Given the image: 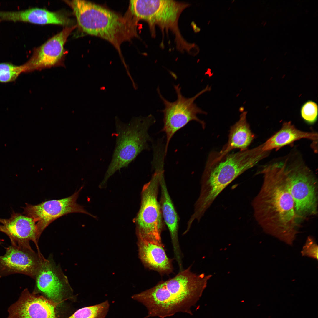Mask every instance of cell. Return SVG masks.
<instances>
[{
  "instance_id": "484cf974",
  "label": "cell",
  "mask_w": 318,
  "mask_h": 318,
  "mask_svg": "<svg viewBox=\"0 0 318 318\" xmlns=\"http://www.w3.org/2000/svg\"><path fill=\"white\" fill-rule=\"evenodd\" d=\"M266 22H265V23H264V26H265V24H266Z\"/></svg>"
},
{
  "instance_id": "ba28073f",
  "label": "cell",
  "mask_w": 318,
  "mask_h": 318,
  "mask_svg": "<svg viewBox=\"0 0 318 318\" xmlns=\"http://www.w3.org/2000/svg\"><path fill=\"white\" fill-rule=\"evenodd\" d=\"M155 170L150 180L143 187L140 208L134 222L138 238L161 242L165 223L158 197L163 171L158 167Z\"/></svg>"
},
{
  "instance_id": "52a82bcc",
  "label": "cell",
  "mask_w": 318,
  "mask_h": 318,
  "mask_svg": "<svg viewBox=\"0 0 318 318\" xmlns=\"http://www.w3.org/2000/svg\"><path fill=\"white\" fill-rule=\"evenodd\" d=\"M283 158L295 212L301 223L317 215V179L302 158L294 153Z\"/></svg>"
},
{
  "instance_id": "7c38bea8",
  "label": "cell",
  "mask_w": 318,
  "mask_h": 318,
  "mask_svg": "<svg viewBox=\"0 0 318 318\" xmlns=\"http://www.w3.org/2000/svg\"><path fill=\"white\" fill-rule=\"evenodd\" d=\"M45 258L41 253L35 252L30 246L12 245L0 256V278L15 274H22L35 279Z\"/></svg>"
},
{
  "instance_id": "5b68a950",
  "label": "cell",
  "mask_w": 318,
  "mask_h": 318,
  "mask_svg": "<svg viewBox=\"0 0 318 318\" xmlns=\"http://www.w3.org/2000/svg\"><path fill=\"white\" fill-rule=\"evenodd\" d=\"M155 121L150 114L127 124L117 122L115 147L102 185L117 171L127 166L143 151L149 149L148 143L152 138L148 130Z\"/></svg>"
},
{
  "instance_id": "4316f807",
  "label": "cell",
  "mask_w": 318,
  "mask_h": 318,
  "mask_svg": "<svg viewBox=\"0 0 318 318\" xmlns=\"http://www.w3.org/2000/svg\"><path fill=\"white\" fill-rule=\"evenodd\" d=\"M1 19H0V22H1Z\"/></svg>"
},
{
  "instance_id": "7402d4cb",
  "label": "cell",
  "mask_w": 318,
  "mask_h": 318,
  "mask_svg": "<svg viewBox=\"0 0 318 318\" xmlns=\"http://www.w3.org/2000/svg\"><path fill=\"white\" fill-rule=\"evenodd\" d=\"M23 72H25L23 64L16 66L8 63H0V82L7 83L14 81Z\"/></svg>"
},
{
  "instance_id": "8fae6325",
  "label": "cell",
  "mask_w": 318,
  "mask_h": 318,
  "mask_svg": "<svg viewBox=\"0 0 318 318\" xmlns=\"http://www.w3.org/2000/svg\"><path fill=\"white\" fill-rule=\"evenodd\" d=\"M34 279L33 292L41 294L57 304L73 293L67 276L52 257L44 259Z\"/></svg>"
},
{
  "instance_id": "277c9868",
  "label": "cell",
  "mask_w": 318,
  "mask_h": 318,
  "mask_svg": "<svg viewBox=\"0 0 318 318\" xmlns=\"http://www.w3.org/2000/svg\"><path fill=\"white\" fill-rule=\"evenodd\" d=\"M64 1L72 9L83 32L108 41L120 52L121 44L136 35L134 24L129 19L88 1Z\"/></svg>"
},
{
  "instance_id": "ffe728a7",
  "label": "cell",
  "mask_w": 318,
  "mask_h": 318,
  "mask_svg": "<svg viewBox=\"0 0 318 318\" xmlns=\"http://www.w3.org/2000/svg\"><path fill=\"white\" fill-rule=\"evenodd\" d=\"M247 112L244 111L240 115L239 120L230 127L227 143L218 153L225 155L232 150L238 149L240 151L246 150L255 138L246 120Z\"/></svg>"
},
{
  "instance_id": "30bf717a",
  "label": "cell",
  "mask_w": 318,
  "mask_h": 318,
  "mask_svg": "<svg viewBox=\"0 0 318 318\" xmlns=\"http://www.w3.org/2000/svg\"><path fill=\"white\" fill-rule=\"evenodd\" d=\"M82 188L68 197L58 200H51L36 205L26 203L23 208L26 216L35 221L38 239L46 228L55 220L71 213H80L93 216L87 212L76 201Z\"/></svg>"
},
{
  "instance_id": "6da1fadb",
  "label": "cell",
  "mask_w": 318,
  "mask_h": 318,
  "mask_svg": "<svg viewBox=\"0 0 318 318\" xmlns=\"http://www.w3.org/2000/svg\"><path fill=\"white\" fill-rule=\"evenodd\" d=\"M256 174H261L263 179L251 203L256 221L265 233L292 245L300 222L282 158L262 165Z\"/></svg>"
},
{
  "instance_id": "2e32d148",
  "label": "cell",
  "mask_w": 318,
  "mask_h": 318,
  "mask_svg": "<svg viewBox=\"0 0 318 318\" xmlns=\"http://www.w3.org/2000/svg\"><path fill=\"white\" fill-rule=\"evenodd\" d=\"M0 19L39 24H51L67 26L72 23L70 19L61 12L37 8L14 11H0Z\"/></svg>"
},
{
  "instance_id": "ac0fdd59",
  "label": "cell",
  "mask_w": 318,
  "mask_h": 318,
  "mask_svg": "<svg viewBox=\"0 0 318 318\" xmlns=\"http://www.w3.org/2000/svg\"><path fill=\"white\" fill-rule=\"evenodd\" d=\"M317 142L318 134L314 132H304L297 129L290 121L283 123L281 128L263 143L258 146L261 153L267 155L273 149L278 150L302 139Z\"/></svg>"
},
{
  "instance_id": "4fadbf2b",
  "label": "cell",
  "mask_w": 318,
  "mask_h": 318,
  "mask_svg": "<svg viewBox=\"0 0 318 318\" xmlns=\"http://www.w3.org/2000/svg\"><path fill=\"white\" fill-rule=\"evenodd\" d=\"M75 26L66 27L36 49L30 59L24 64L26 72L57 66L61 62L64 46Z\"/></svg>"
},
{
  "instance_id": "8992f818",
  "label": "cell",
  "mask_w": 318,
  "mask_h": 318,
  "mask_svg": "<svg viewBox=\"0 0 318 318\" xmlns=\"http://www.w3.org/2000/svg\"><path fill=\"white\" fill-rule=\"evenodd\" d=\"M131 11L136 19L144 20L148 24L151 36H155V26L163 31L169 30L174 34L177 48L182 52H189L193 47L182 37L178 25L182 11L189 6L188 4L173 0H132Z\"/></svg>"
},
{
  "instance_id": "e0dca14e",
  "label": "cell",
  "mask_w": 318,
  "mask_h": 318,
  "mask_svg": "<svg viewBox=\"0 0 318 318\" xmlns=\"http://www.w3.org/2000/svg\"><path fill=\"white\" fill-rule=\"evenodd\" d=\"M138 239L139 257L145 266L162 274L172 272L171 260L167 256L162 242Z\"/></svg>"
},
{
  "instance_id": "603a6c76",
  "label": "cell",
  "mask_w": 318,
  "mask_h": 318,
  "mask_svg": "<svg viewBox=\"0 0 318 318\" xmlns=\"http://www.w3.org/2000/svg\"><path fill=\"white\" fill-rule=\"evenodd\" d=\"M300 114L301 117L306 123L309 124H314L318 118L317 105L312 100L306 101L301 107Z\"/></svg>"
},
{
  "instance_id": "d6986e66",
  "label": "cell",
  "mask_w": 318,
  "mask_h": 318,
  "mask_svg": "<svg viewBox=\"0 0 318 318\" xmlns=\"http://www.w3.org/2000/svg\"><path fill=\"white\" fill-rule=\"evenodd\" d=\"M164 174V173H162L160 180L161 196L159 202L164 222L170 232L175 254L177 260H179L178 237L179 218L169 193Z\"/></svg>"
},
{
  "instance_id": "44dd1931",
  "label": "cell",
  "mask_w": 318,
  "mask_h": 318,
  "mask_svg": "<svg viewBox=\"0 0 318 318\" xmlns=\"http://www.w3.org/2000/svg\"><path fill=\"white\" fill-rule=\"evenodd\" d=\"M109 307V302L106 300L98 304L80 308L68 318H105Z\"/></svg>"
},
{
  "instance_id": "5bb4252c",
  "label": "cell",
  "mask_w": 318,
  "mask_h": 318,
  "mask_svg": "<svg viewBox=\"0 0 318 318\" xmlns=\"http://www.w3.org/2000/svg\"><path fill=\"white\" fill-rule=\"evenodd\" d=\"M58 305L26 288L18 300L9 308L7 318H57L56 308Z\"/></svg>"
},
{
  "instance_id": "cb8c5ba5",
  "label": "cell",
  "mask_w": 318,
  "mask_h": 318,
  "mask_svg": "<svg viewBox=\"0 0 318 318\" xmlns=\"http://www.w3.org/2000/svg\"><path fill=\"white\" fill-rule=\"evenodd\" d=\"M301 253L302 256L318 260V246L313 236H308Z\"/></svg>"
},
{
  "instance_id": "d4e9b609",
  "label": "cell",
  "mask_w": 318,
  "mask_h": 318,
  "mask_svg": "<svg viewBox=\"0 0 318 318\" xmlns=\"http://www.w3.org/2000/svg\"><path fill=\"white\" fill-rule=\"evenodd\" d=\"M3 243V241L1 240H0V245L2 244Z\"/></svg>"
},
{
  "instance_id": "9c48e42d",
  "label": "cell",
  "mask_w": 318,
  "mask_h": 318,
  "mask_svg": "<svg viewBox=\"0 0 318 318\" xmlns=\"http://www.w3.org/2000/svg\"><path fill=\"white\" fill-rule=\"evenodd\" d=\"M177 99L171 102L165 98L160 92L158 87L157 91L159 96L163 103L165 108L160 111L163 114V126L161 131L165 133L166 141L165 150V154H167L170 141L174 134L178 130L186 126L192 121L199 123L204 129L205 123L197 117L198 114L206 115L207 112L199 108L194 103L196 99L205 92L209 91L211 87L208 85L204 89L194 96L186 98L183 95L179 84L174 86Z\"/></svg>"
},
{
  "instance_id": "9a60e30c",
  "label": "cell",
  "mask_w": 318,
  "mask_h": 318,
  "mask_svg": "<svg viewBox=\"0 0 318 318\" xmlns=\"http://www.w3.org/2000/svg\"><path fill=\"white\" fill-rule=\"evenodd\" d=\"M0 231L9 237L11 245L26 246H30V241L34 242L37 251L40 252L38 244L36 223L32 218L19 213L12 212L8 219L0 218Z\"/></svg>"
},
{
  "instance_id": "7a4b0ae2",
  "label": "cell",
  "mask_w": 318,
  "mask_h": 318,
  "mask_svg": "<svg viewBox=\"0 0 318 318\" xmlns=\"http://www.w3.org/2000/svg\"><path fill=\"white\" fill-rule=\"evenodd\" d=\"M204 289L196 274L188 270L180 271L174 277L161 281L156 286L132 297L144 306L148 311L145 318H164L182 312L192 315V307Z\"/></svg>"
},
{
  "instance_id": "3957f363",
  "label": "cell",
  "mask_w": 318,
  "mask_h": 318,
  "mask_svg": "<svg viewBox=\"0 0 318 318\" xmlns=\"http://www.w3.org/2000/svg\"><path fill=\"white\" fill-rule=\"evenodd\" d=\"M263 158L256 147L224 155L212 151L201 177L200 197L204 201L212 203L234 180Z\"/></svg>"
}]
</instances>
